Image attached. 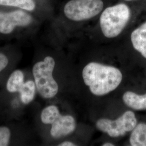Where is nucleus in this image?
Here are the masks:
<instances>
[{"label": "nucleus", "instance_id": "2eb2a0df", "mask_svg": "<svg viewBox=\"0 0 146 146\" xmlns=\"http://www.w3.org/2000/svg\"><path fill=\"white\" fill-rule=\"evenodd\" d=\"M11 136V131L8 127L0 126V146H8Z\"/></svg>", "mask_w": 146, "mask_h": 146}, {"label": "nucleus", "instance_id": "20e7f679", "mask_svg": "<svg viewBox=\"0 0 146 146\" xmlns=\"http://www.w3.org/2000/svg\"><path fill=\"white\" fill-rule=\"evenodd\" d=\"M104 8L102 0H70L64 7V13L70 20L81 21L98 15Z\"/></svg>", "mask_w": 146, "mask_h": 146}, {"label": "nucleus", "instance_id": "9b49d317", "mask_svg": "<svg viewBox=\"0 0 146 146\" xmlns=\"http://www.w3.org/2000/svg\"><path fill=\"white\" fill-rule=\"evenodd\" d=\"M36 87L34 81L28 80L22 86L19 93L23 104H29L34 100L36 94Z\"/></svg>", "mask_w": 146, "mask_h": 146}, {"label": "nucleus", "instance_id": "6ab92c4d", "mask_svg": "<svg viewBox=\"0 0 146 146\" xmlns=\"http://www.w3.org/2000/svg\"><path fill=\"white\" fill-rule=\"evenodd\" d=\"M126 1H133V0H126Z\"/></svg>", "mask_w": 146, "mask_h": 146}, {"label": "nucleus", "instance_id": "f8f14e48", "mask_svg": "<svg viewBox=\"0 0 146 146\" xmlns=\"http://www.w3.org/2000/svg\"><path fill=\"white\" fill-rule=\"evenodd\" d=\"M132 146H146V124L140 123L136 125L130 137Z\"/></svg>", "mask_w": 146, "mask_h": 146}, {"label": "nucleus", "instance_id": "423d86ee", "mask_svg": "<svg viewBox=\"0 0 146 146\" xmlns=\"http://www.w3.org/2000/svg\"><path fill=\"white\" fill-rule=\"evenodd\" d=\"M31 16L22 11L0 12V33L9 34L16 27H26L31 23Z\"/></svg>", "mask_w": 146, "mask_h": 146}, {"label": "nucleus", "instance_id": "dca6fc26", "mask_svg": "<svg viewBox=\"0 0 146 146\" xmlns=\"http://www.w3.org/2000/svg\"><path fill=\"white\" fill-rule=\"evenodd\" d=\"M9 63V60L4 54L0 53V73L5 69Z\"/></svg>", "mask_w": 146, "mask_h": 146}, {"label": "nucleus", "instance_id": "6e6552de", "mask_svg": "<svg viewBox=\"0 0 146 146\" xmlns=\"http://www.w3.org/2000/svg\"><path fill=\"white\" fill-rule=\"evenodd\" d=\"M131 41L134 49L146 58V22L132 32Z\"/></svg>", "mask_w": 146, "mask_h": 146}, {"label": "nucleus", "instance_id": "a211bd4d", "mask_svg": "<svg viewBox=\"0 0 146 146\" xmlns=\"http://www.w3.org/2000/svg\"><path fill=\"white\" fill-rule=\"evenodd\" d=\"M103 146H114V145L111 143H105L103 145Z\"/></svg>", "mask_w": 146, "mask_h": 146}, {"label": "nucleus", "instance_id": "0eeeda50", "mask_svg": "<svg viewBox=\"0 0 146 146\" xmlns=\"http://www.w3.org/2000/svg\"><path fill=\"white\" fill-rule=\"evenodd\" d=\"M76 121L71 115L60 114L52 123L50 135L55 139L68 135L76 128Z\"/></svg>", "mask_w": 146, "mask_h": 146}, {"label": "nucleus", "instance_id": "9d476101", "mask_svg": "<svg viewBox=\"0 0 146 146\" xmlns=\"http://www.w3.org/2000/svg\"><path fill=\"white\" fill-rule=\"evenodd\" d=\"M25 83V75L21 70H15L11 74L7 81L6 87L11 93H19Z\"/></svg>", "mask_w": 146, "mask_h": 146}, {"label": "nucleus", "instance_id": "ddd939ff", "mask_svg": "<svg viewBox=\"0 0 146 146\" xmlns=\"http://www.w3.org/2000/svg\"><path fill=\"white\" fill-rule=\"evenodd\" d=\"M60 114L58 107L54 105L47 106L44 108L41 114V120L45 125H52L53 121Z\"/></svg>", "mask_w": 146, "mask_h": 146}, {"label": "nucleus", "instance_id": "1a4fd4ad", "mask_svg": "<svg viewBox=\"0 0 146 146\" xmlns=\"http://www.w3.org/2000/svg\"><path fill=\"white\" fill-rule=\"evenodd\" d=\"M123 100L127 106L133 110H146V94L140 95L127 92L123 95Z\"/></svg>", "mask_w": 146, "mask_h": 146}, {"label": "nucleus", "instance_id": "4468645a", "mask_svg": "<svg viewBox=\"0 0 146 146\" xmlns=\"http://www.w3.org/2000/svg\"><path fill=\"white\" fill-rule=\"evenodd\" d=\"M0 5L16 7L28 11H33L35 8L33 0H0Z\"/></svg>", "mask_w": 146, "mask_h": 146}, {"label": "nucleus", "instance_id": "39448f33", "mask_svg": "<svg viewBox=\"0 0 146 146\" xmlns=\"http://www.w3.org/2000/svg\"><path fill=\"white\" fill-rule=\"evenodd\" d=\"M136 125L135 115L131 111H125L116 120L101 119L96 123L99 130L113 137L125 135L127 132L133 131Z\"/></svg>", "mask_w": 146, "mask_h": 146}, {"label": "nucleus", "instance_id": "f257e3e1", "mask_svg": "<svg viewBox=\"0 0 146 146\" xmlns=\"http://www.w3.org/2000/svg\"><path fill=\"white\" fill-rule=\"evenodd\" d=\"M84 82L96 96H103L114 90L122 80V74L114 67L90 62L82 71Z\"/></svg>", "mask_w": 146, "mask_h": 146}, {"label": "nucleus", "instance_id": "f03ea898", "mask_svg": "<svg viewBox=\"0 0 146 146\" xmlns=\"http://www.w3.org/2000/svg\"><path fill=\"white\" fill-rule=\"evenodd\" d=\"M55 66L54 59L49 56L33 66V74L37 90L43 98L51 99L58 94V86L52 76Z\"/></svg>", "mask_w": 146, "mask_h": 146}, {"label": "nucleus", "instance_id": "f3484780", "mask_svg": "<svg viewBox=\"0 0 146 146\" xmlns=\"http://www.w3.org/2000/svg\"><path fill=\"white\" fill-rule=\"evenodd\" d=\"M59 146H75L76 145H75L74 143L70 142V141H64L61 143L60 145H58Z\"/></svg>", "mask_w": 146, "mask_h": 146}, {"label": "nucleus", "instance_id": "7ed1b4c3", "mask_svg": "<svg viewBox=\"0 0 146 146\" xmlns=\"http://www.w3.org/2000/svg\"><path fill=\"white\" fill-rule=\"evenodd\" d=\"M130 16L131 11L125 4L121 3L107 8L100 19L101 29L104 36L113 38L119 35Z\"/></svg>", "mask_w": 146, "mask_h": 146}]
</instances>
